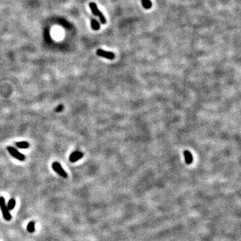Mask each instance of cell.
Returning a JSON list of instances; mask_svg holds the SVG:
<instances>
[{
  "label": "cell",
  "instance_id": "obj_1",
  "mask_svg": "<svg viewBox=\"0 0 241 241\" xmlns=\"http://www.w3.org/2000/svg\"><path fill=\"white\" fill-rule=\"evenodd\" d=\"M0 208H1L4 219L7 221H9L12 219V216L9 214V211L7 209V205L6 204V200L3 196L0 197Z\"/></svg>",
  "mask_w": 241,
  "mask_h": 241
},
{
  "label": "cell",
  "instance_id": "obj_2",
  "mask_svg": "<svg viewBox=\"0 0 241 241\" xmlns=\"http://www.w3.org/2000/svg\"><path fill=\"white\" fill-rule=\"evenodd\" d=\"M89 7L94 16H98L99 17L102 24H105V23H106V19H105V17L104 16V15L102 14V13L100 12V10L98 9V7H97L96 4L93 3V2H92V3H90Z\"/></svg>",
  "mask_w": 241,
  "mask_h": 241
},
{
  "label": "cell",
  "instance_id": "obj_3",
  "mask_svg": "<svg viewBox=\"0 0 241 241\" xmlns=\"http://www.w3.org/2000/svg\"><path fill=\"white\" fill-rule=\"evenodd\" d=\"M7 151H8L10 154H11L14 158L17 159V160H18L20 161L25 160V155L24 154H22V153L19 152L18 151L16 150L14 147L9 146V147H7Z\"/></svg>",
  "mask_w": 241,
  "mask_h": 241
},
{
  "label": "cell",
  "instance_id": "obj_4",
  "mask_svg": "<svg viewBox=\"0 0 241 241\" xmlns=\"http://www.w3.org/2000/svg\"><path fill=\"white\" fill-rule=\"evenodd\" d=\"M52 167L53 170H54L58 174H59L60 176H62V178H66L68 177L67 173H66L65 170H64L62 166H61L60 163H59L58 162H54L52 163Z\"/></svg>",
  "mask_w": 241,
  "mask_h": 241
},
{
  "label": "cell",
  "instance_id": "obj_5",
  "mask_svg": "<svg viewBox=\"0 0 241 241\" xmlns=\"http://www.w3.org/2000/svg\"><path fill=\"white\" fill-rule=\"evenodd\" d=\"M97 54L99 56H101V57L109 59V60H113L115 58V54L113 52H107V51H105L101 49L97 50Z\"/></svg>",
  "mask_w": 241,
  "mask_h": 241
},
{
  "label": "cell",
  "instance_id": "obj_6",
  "mask_svg": "<svg viewBox=\"0 0 241 241\" xmlns=\"http://www.w3.org/2000/svg\"><path fill=\"white\" fill-rule=\"evenodd\" d=\"M83 153L81 152H74L70 155L69 160L73 163L76 162V161H77L78 160L83 158Z\"/></svg>",
  "mask_w": 241,
  "mask_h": 241
},
{
  "label": "cell",
  "instance_id": "obj_7",
  "mask_svg": "<svg viewBox=\"0 0 241 241\" xmlns=\"http://www.w3.org/2000/svg\"><path fill=\"white\" fill-rule=\"evenodd\" d=\"M184 158H185V161L187 164L192 163V161H193V158H192V153L189 152V151H185L184 153Z\"/></svg>",
  "mask_w": 241,
  "mask_h": 241
},
{
  "label": "cell",
  "instance_id": "obj_8",
  "mask_svg": "<svg viewBox=\"0 0 241 241\" xmlns=\"http://www.w3.org/2000/svg\"><path fill=\"white\" fill-rule=\"evenodd\" d=\"M15 206H16V200H15V199H14V198L10 199L8 202V203H7V209H8L9 211L14 209Z\"/></svg>",
  "mask_w": 241,
  "mask_h": 241
},
{
  "label": "cell",
  "instance_id": "obj_9",
  "mask_svg": "<svg viewBox=\"0 0 241 241\" xmlns=\"http://www.w3.org/2000/svg\"><path fill=\"white\" fill-rule=\"evenodd\" d=\"M16 146L20 149H26L29 147L30 144L26 142H21L16 143Z\"/></svg>",
  "mask_w": 241,
  "mask_h": 241
},
{
  "label": "cell",
  "instance_id": "obj_10",
  "mask_svg": "<svg viewBox=\"0 0 241 241\" xmlns=\"http://www.w3.org/2000/svg\"><path fill=\"white\" fill-rule=\"evenodd\" d=\"M142 4L143 7L146 9H150L152 6V4L150 0H142Z\"/></svg>",
  "mask_w": 241,
  "mask_h": 241
},
{
  "label": "cell",
  "instance_id": "obj_11",
  "mask_svg": "<svg viewBox=\"0 0 241 241\" xmlns=\"http://www.w3.org/2000/svg\"><path fill=\"white\" fill-rule=\"evenodd\" d=\"M27 230L30 233H32L35 230V223L34 222H30L27 226Z\"/></svg>",
  "mask_w": 241,
  "mask_h": 241
},
{
  "label": "cell",
  "instance_id": "obj_12",
  "mask_svg": "<svg viewBox=\"0 0 241 241\" xmlns=\"http://www.w3.org/2000/svg\"><path fill=\"white\" fill-rule=\"evenodd\" d=\"M91 26L94 30H98L100 28V24L96 20L93 19L91 21Z\"/></svg>",
  "mask_w": 241,
  "mask_h": 241
},
{
  "label": "cell",
  "instance_id": "obj_13",
  "mask_svg": "<svg viewBox=\"0 0 241 241\" xmlns=\"http://www.w3.org/2000/svg\"><path fill=\"white\" fill-rule=\"evenodd\" d=\"M62 109H63V106H62V105H60V106H58L57 107V109H56V112H60Z\"/></svg>",
  "mask_w": 241,
  "mask_h": 241
}]
</instances>
